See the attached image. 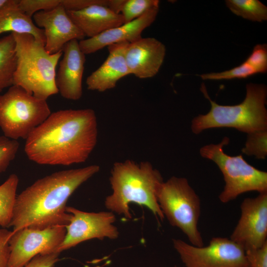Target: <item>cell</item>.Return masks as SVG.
<instances>
[{
  "instance_id": "cell-23",
  "label": "cell",
  "mask_w": 267,
  "mask_h": 267,
  "mask_svg": "<svg viewBox=\"0 0 267 267\" xmlns=\"http://www.w3.org/2000/svg\"><path fill=\"white\" fill-rule=\"evenodd\" d=\"M158 0H125L120 13L124 23L131 22L141 16L149 10L159 7Z\"/></svg>"
},
{
  "instance_id": "cell-3",
  "label": "cell",
  "mask_w": 267,
  "mask_h": 267,
  "mask_svg": "<svg viewBox=\"0 0 267 267\" xmlns=\"http://www.w3.org/2000/svg\"><path fill=\"white\" fill-rule=\"evenodd\" d=\"M109 181L112 193L104 202L109 211L131 219L130 205L135 203L146 207L156 217L163 220L157 194L164 180L151 163L132 160L116 162L111 169Z\"/></svg>"
},
{
  "instance_id": "cell-19",
  "label": "cell",
  "mask_w": 267,
  "mask_h": 267,
  "mask_svg": "<svg viewBox=\"0 0 267 267\" xmlns=\"http://www.w3.org/2000/svg\"><path fill=\"white\" fill-rule=\"evenodd\" d=\"M8 32L30 34L45 44L44 30L38 27L32 17L20 8L18 0H6L0 6V35Z\"/></svg>"
},
{
  "instance_id": "cell-26",
  "label": "cell",
  "mask_w": 267,
  "mask_h": 267,
  "mask_svg": "<svg viewBox=\"0 0 267 267\" xmlns=\"http://www.w3.org/2000/svg\"><path fill=\"white\" fill-rule=\"evenodd\" d=\"M19 148L17 140L0 135V176L14 159Z\"/></svg>"
},
{
  "instance_id": "cell-31",
  "label": "cell",
  "mask_w": 267,
  "mask_h": 267,
  "mask_svg": "<svg viewBox=\"0 0 267 267\" xmlns=\"http://www.w3.org/2000/svg\"><path fill=\"white\" fill-rule=\"evenodd\" d=\"M12 231L0 227V267H8L9 240Z\"/></svg>"
},
{
  "instance_id": "cell-33",
  "label": "cell",
  "mask_w": 267,
  "mask_h": 267,
  "mask_svg": "<svg viewBox=\"0 0 267 267\" xmlns=\"http://www.w3.org/2000/svg\"><path fill=\"white\" fill-rule=\"evenodd\" d=\"M6 0H0V6H1Z\"/></svg>"
},
{
  "instance_id": "cell-5",
  "label": "cell",
  "mask_w": 267,
  "mask_h": 267,
  "mask_svg": "<svg viewBox=\"0 0 267 267\" xmlns=\"http://www.w3.org/2000/svg\"><path fill=\"white\" fill-rule=\"evenodd\" d=\"M17 58L13 85L21 87L37 98L46 100L58 93L56 68L62 51L49 54L44 44L28 34L12 33Z\"/></svg>"
},
{
  "instance_id": "cell-29",
  "label": "cell",
  "mask_w": 267,
  "mask_h": 267,
  "mask_svg": "<svg viewBox=\"0 0 267 267\" xmlns=\"http://www.w3.org/2000/svg\"><path fill=\"white\" fill-rule=\"evenodd\" d=\"M245 253L251 267H267V242L259 248L245 250Z\"/></svg>"
},
{
  "instance_id": "cell-4",
  "label": "cell",
  "mask_w": 267,
  "mask_h": 267,
  "mask_svg": "<svg viewBox=\"0 0 267 267\" xmlns=\"http://www.w3.org/2000/svg\"><path fill=\"white\" fill-rule=\"evenodd\" d=\"M244 100L234 105H222L209 97L204 84L201 90L211 103L209 112L199 115L191 122V130L195 134L215 128L228 127L247 134L267 129V89L265 85L249 83L246 86Z\"/></svg>"
},
{
  "instance_id": "cell-32",
  "label": "cell",
  "mask_w": 267,
  "mask_h": 267,
  "mask_svg": "<svg viewBox=\"0 0 267 267\" xmlns=\"http://www.w3.org/2000/svg\"><path fill=\"white\" fill-rule=\"evenodd\" d=\"M59 255L54 253L38 255L24 267H53L59 260Z\"/></svg>"
},
{
  "instance_id": "cell-20",
  "label": "cell",
  "mask_w": 267,
  "mask_h": 267,
  "mask_svg": "<svg viewBox=\"0 0 267 267\" xmlns=\"http://www.w3.org/2000/svg\"><path fill=\"white\" fill-rule=\"evenodd\" d=\"M16 63L15 41L10 33L0 38V93L13 85Z\"/></svg>"
},
{
  "instance_id": "cell-24",
  "label": "cell",
  "mask_w": 267,
  "mask_h": 267,
  "mask_svg": "<svg viewBox=\"0 0 267 267\" xmlns=\"http://www.w3.org/2000/svg\"><path fill=\"white\" fill-rule=\"evenodd\" d=\"M241 151L258 159H265L267 155V129L248 134L245 146Z\"/></svg>"
},
{
  "instance_id": "cell-6",
  "label": "cell",
  "mask_w": 267,
  "mask_h": 267,
  "mask_svg": "<svg viewBox=\"0 0 267 267\" xmlns=\"http://www.w3.org/2000/svg\"><path fill=\"white\" fill-rule=\"evenodd\" d=\"M159 206L170 224L179 228L191 244L204 246L198 227L201 202L185 178L173 176L161 184L157 194Z\"/></svg>"
},
{
  "instance_id": "cell-16",
  "label": "cell",
  "mask_w": 267,
  "mask_h": 267,
  "mask_svg": "<svg viewBox=\"0 0 267 267\" xmlns=\"http://www.w3.org/2000/svg\"><path fill=\"white\" fill-rule=\"evenodd\" d=\"M159 7L153 8L139 18L112 28L93 38L79 42L81 51L85 54L94 53L105 46L127 42L133 43L141 38L142 32L155 20Z\"/></svg>"
},
{
  "instance_id": "cell-25",
  "label": "cell",
  "mask_w": 267,
  "mask_h": 267,
  "mask_svg": "<svg viewBox=\"0 0 267 267\" xmlns=\"http://www.w3.org/2000/svg\"><path fill=\"white\" fill-rule=\"evenodd\" d=\"M257 74L246 61L231 69L218 73H204L198 76L202 80H221L245 79Z\"/></svg>"
},
{
  "instance_id": "cell-28",
  "label": "cell",
  "mask_w": 267,
  "mask_h": 267,
  "mask_svg": "<svg viewBox=\"0 0 267 267\" xmlns=\"http://www.w3.org/2000/svg\"><path fill=\"white\" fill-rule=\"evenodd\" d=\"M61 0H18L20 8L32 17L37 12L52 9L60 4Z\"/></svg>"
},
{
  "instance_id": "cell-14",
  "label": "cell",
  "mask_w": 267,
  "mask_h": 267,
  "mask_svg": "<svg viewBox=\"0 0 267 267\" xmlns=\"http://www.w3.org/2000/svg\"><path fill=\"white\" fill-rule=\"evenodd\" d=\"M62 52L63 57L56 73V86L62 97L77 100L83 94L85 54L81 51L77 40L68 42Z\"/></svg>"
},
{
  "instance_id": "cell-15",
  "label": "cell",
  "mask_w": 267,
  "mask_h": 267,
  "mask_svg": "<svg viewBox=\"0 0 267 267\" xmlns=\"http://www.w3.org/2000/svg\"><path fill=\"white\" fill-rule=\"evenodd\" d=\"M166 51L165 45L154 38H141L129 43L125 59L130 74L141 79L153 77L163 63Z\"/></svg>"
},
{
  "instance_id": "cell-13",
  "label": "cell",
  "mask_w": 267,
  "mask_h": 267,
  "mask_svg": "<svg viewBox=\"0 0 267 267\" xmlns=\"http://www.w3.org/2000/svg\"><path fill=\"white\" fill-rule=\"evenodd\" d=\"M32 17L35 24L44 31V48L49 54L62 51L68 42L82 40L85 37L61 4L52 9L37 12Z\"/></svg>"
},
{
  "instance_id": "cell-2",
  "label": "cell",
  "mask_w": 267,
  "mask_h": 267,
  "mask_svg": "<svg viewBox=\"0 0 267 267\" xmlns=\"http://www.w3.org/2000/svg\"><path fill=\"white\" fill-rule=\"evenodd\" d=\"M100 170L97 165L60 171L41 178L17 195L10 226L44 229L67 225L66 212L70 196Z\"/></svg>"
},
{
  "instance_id": "cell-9",
  "label": "cell",
  "mask_w": 267,
  "mask_h": 267,
  "mask_svg": "<svg viewBox=\"0 0 267 267\" xmlns=\"http://www.w3.org/2000/svg\"><path fill=\"white\" fill-rule=\"evenodd\" d=\"M173 243L186 267H251L244 248L230 238L213 237L201 247L179 239Z\"/></svg>"
},
{
  "instance_id": "cell-22",
  "label": "cell",
  "mask_w": 267,
  "mask_h": 267,
  "mask_svg": "<svg viewBox=\"0 0 267 267\" xmlns=\"http://www.w3.org/2000/svg\"><path fill=\"white\" fill-rule=\"evenodd\" d=\"M225 2L237 16L254 22L267 20V7L258 0H226Z\"/></svg>"
},
{
  "instance_id": "cell-11",
  "label": "cell",
  "mask_w": 267,
  "mask_h": 267,
  "mask_svg": "<svg viewBox=\"0 0 267 267\" xmlns=\"http://www.w3.org/2000/svg\"><path fill=\"white\" fill-rule=\"evenodd\" d=\"M66 210L71 217L65 226V237L55 253L60 254L90 239H115L118 237V229L114 224L116 217L112 212H88L69 206H67Z\"/></svg>"
},
{
  "instance_id": "cell-18",
  "label": "cell",
  "mask_w": 267,
  "mask_h": 267,
  "mask_svg": "<svg viewBox=\"0 0 267 267\" xmlns=\"http://www.w3.org/2000/svg\"><path fill=\"white\" fill-rule=\"evenodd\" d=\"M66 11L73 22L88 38L124 24L121 13H117L101 4L93 5L79 10Z\"/></svg>"
},
{
  "instance_id": "cell-8",
  "label": "cell",
  "mask_w": 267,
  "mask_h": 267,
  "mask_svg": "<svg viewBox=\"0 0 267 267\" xmlns=\"http://www.w3.org/2000/svg\"><path fill=\"white\" fill-rule=\"evenodd\" d=\"M50 114L46 100L36 97L20 86L12 85L0 94V128L9 139H26Z\"/></svg>"
},
{
  "instance_id": "cell-27",
  "label": "cell",
  "mask_w": 267,
  "mask_h": 267,
  "mask_svg": "<svg viewBox=\"0 0 267 267\" xmlns=\"http://www.w3.org/2000/svg\"><path fill=\"white\" fill-rule=\"evenodd\" d=\"M245 61L255 70L257 74L266 73L267 71V44L256 45Z\"/></svg>"
},
{
  "instance_id": "cell-1",
  "label": "cell",
  "mask_w": 267,
  "mask_h": 267,
  "mask_svg": "<svg viewBox=\"0 0 267 267\" xmlns=\"http://www.w3.org/2000/svg\"><path fill=\"white\" fill-rule=\"evenodd\" d=\"M98 125L90 108L51 113L26 139L25 152L41 165L69 166L86 162L95 148Z\"/></svg>"
},
{
  "instance_id": "cell-30",
  "label": "cell",
  "mask_w": 267,
  "mask_h": 267,
  "mask_svg": "<svg viewBox=\"0 0 267 267\" xmlns=\"http://www.w3.org/2000/svg\"><path fill=\"white\" fill-rule=\"evenodd\" d=\"M110 0H61L60 4L66 10H79L95 4L108 7Z\"/></svg>"
},
{
  "instance_id": "cell-21",
  "label": "cell",
  "mask_w": 267,
  "mask_h": 267,
  "mask_svg": "<svg viewBox=\"0 0 267 267\" xmlns=\"http://www.w3.org/2000/svg\"><path fill=\"white\" fill-rule=\"evenodd\" d=\"M19 183L18 177L15 174L9 176L0 185V227L10 226L16 199Z\"/></svg>"
},
{
  "instance_id": "cell-12",
  "label": "cell",
  "mask_w": 267,
  "mask_h": 267,
  "mask_svg": "<svg viewBox=\"0 0 267 267\" xmlns=\"http://www.w3.org/2000/svg\"><path fill=\"white\" fill-rule=\"evenodd\" d=\"M240 209V219L230 239L245 250L262 247L267 242V192L244 199Z\"/></svg>"
},
{
  "instance_id": "cell-7",
  "label": "cell",
  "mask_w": 267,
  "mask_h": 267,
  "mask_svg": "<svg viewBox=\"0 0 267 267\" xmlns=\"http://www.w3.org/2000/svg\"><path fill=\"white\" fill-rule=\"evenodd\" d=\"M229 139L224 137L218 144H210L200 149L201 156L215 162L222 173L225 185L219 198L228 203L244 193L255 191L267 192V173L248 164L242 155H228L223 151Z\"/></svg>"
},
{
  "instance_id": "cell-17",
  "label": "cell",
  "mask_w": 267,
  "mask_h": 267,
  "mask_svg": "<svg viewBox=\"0 0 267 267\" xmlns=\"http://www.w3.org/2000/svg\"><path fill=\"white\" fill-rule=\"evenodd\" d=\"M129 44L124 42L107 46L109 54L107 59L87 79L89 90L104 92L111 89L121 79L130 75L125 59Z\"/></svg>"
},
{
  "instance_id": "cell-10",
  "label": "cell",
  "mask_w": 267,
  "mask_h": 267,
  "mask_svg": "<svg viewBox=\"0 0 267 267\" xmlns=\"http://www.w3.org/2000/svg\"><path fill=\"white\" fill-rule=\"evenodd\" d=\"M66 232L65 226L44 229L25 227L12 231L9 240L8 267H24L38 255L54 253Z\"/></svg>"
}]
</instances>
